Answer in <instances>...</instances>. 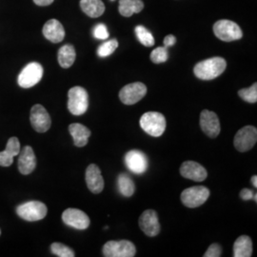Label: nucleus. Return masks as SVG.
<instances>
[{"instance_id": "obj_1", "label": "nucleus", "mask_w": 257, "mask_h": 257, "mask_svg": "<svg viewBox=\"0 0 257 257\" xmlns=\"http://www.w3.org/2000/svg\"><path fill=\"white\" fill-rule=\"evenodd\" d=\"M227 62L224 58L216 56L203 60L194 66L193 73L201 80H212L223 74L226 70Z\"/></svg>"}, {"instance_id": "obj_2", "label": "nucleus", "mask_w": 257, "mask_h": 257, "mask_svg": "<svg viewBox=\"0 0 257 257\" xmlns=\"http://www.w3.org/2000/svg\"><path fill=\"white\" fill-rule=\"evenodd\" d=\"M140 127L154 138L161 137L165 132L167 122L165 116L156 111H149L144 113L140 118Z\"/></svg>"}, {"instance_id": "obj_3", "label": "nucleus", "mask_w": 257, "mask_h": 257, "mask_svg": "<svg viewBox=\"0 0 257 257\" xmlns=\"http://www.w3.org/2000/svg\"><path fill=\"white\" fill-rule=\"evenodd\" d=\"M68 109L74 115H82L89 107V95L87 91L79 86H75L68 92Z\"/></svg>"}, {"instance_id": "obj_4", "label": "nucleus", "mask_w": 257, "mask_h": 257, "mask_svg": "<svg viewBox=\"0 0 257 257\" xmlns=\"http://www.w3.org/2000/svg\"><path fill=\"white\" fill-rule=\"evenodd\" d=\"M213 33L215 37L225 42L239 40L243 37L241 28L233 21L226 20V19L219 20L214 23Z\"/></svg>"}, {"instance_id": "obj_5", "label": "nucleus", "mask_w": 257, "mask_h": 257, "mask_svg": "<svg viewBox=\"0 0 257 257\" xmlns=\"http://www.w3.org/2000/svg\"><path fill=\"white\" fill-rule=\"evenodd\" d=\"M136 253V246L128 240L109 241L103 247L105 257H134Z\"/></svg>"}, {"instance_id": "obj_6", "label": "nucleus", "mask_w": 257, "mask_h": 257, "mask_svg": "<svg viewBox=\"0 0 257 257\" xmlns=\"http://www.w3.org/2000/svg\"><path fill=\"white\" fill-rule=\"evenodd\" d=\"M48 209L44 203L40 201H30L19 205L17 208V213L24 220L35 222L43 219L47 215Z\"/></svg>"}, {"instance_id": "obj_7", "label": "nucleus", "mask_w": 257, "mask_h": 257, "mask_svg": "<svg viewBox=\"0 0 257 257\" xmlns=\"http://www.w3.org/2000/svg\"><path fill=\"white\" fill-rule=\"evenodd\" d=\"M210 191L204 186H195L184 190L181 193V201L188 208L200 207L208 200Z\"/></svg>"}, {"instance_id": "obj_8", "label": "nucleus", "mask_w": 257, "mask_h": 257, "mask_svg": "<svg viewBox=\"0 0 257 257\" xmlns=\"http://www.w3.org/2000/svg\"><path fill=\"white\" fill-rule=\"evenodd\" d=\"M43 76V68L37 62H32L21 71L19 75V86L21 88H32L41 80Z\"/></svg>"}, {"instance_id": "obj_9", "label": "nucleus", "mask_w": 257, "mask_h": 257, "mask_svg": "<svg viewBox=\"0 0 257 257\" xmlns=\"http://www.w3.org/2000/svg\"><path fill=\"white\" fill-rule=\"evenodd\" d=\"M257 128L253 126H246L236 133L233 144L240 153H245L251 150L256 144Z\"/></svg>"}, {"instance_id": "obj_10", "label": "nucleus", "mask_w": 257, "mask_h": 257, "mask_svg": "<svg viewBox=\"0 0 257 257\" xmlns=\"http://www.w3.org/2000/svg\"><path fill=\"white\" fill-rule=\"evenodd\" d=\"M147 94V87L141 82H135L124 86L119 92V98L125 105H134Z\"/></svg>"}, {"instance_id": "obj_11", "label": "nucleus", "mask_w": 257, "mask_h": 257, "mask_svg": "<svg viewBox=\"0 0 257 257\" xmlns=\"http://www.w3.org/2000/svg\"><path fill=\"white\" fill-rule=\"evenodd\" d=\"M138 224L140 229L150 237L156 236L160 232L161 227L158 220V215L154 210L144 211L138 219Z\"/></svg>"}, {"instance_id": "obj_12", "label": "nucleus", "mask_w": 257, "mask_h": 257, "mask_svg": "<svg viewBox=\"0 0 257 257\" xmlns=\"http://www.w3.org/2000/svg\"><path fill=\"white\" fill-rule=\"evenodd\" d=\"M200 127L209 138H217L220 134V121L217 114L211 110H202L200 114Z\"/></svg>"}, {"instance_id": "obj_13", "label": "nucleus", "mask_w": 257, "mask_h": 257, "mask_svg": "<svg viewBox=\"0 0 257 257\" xmlns=\"http://www.w3.org/2000/svg\"><path fill=\"white\" fill-rule=\"evenodd\" d=\"M30 120L33 128L38 133H45L51 128L52 120L50 114L42 105L37 104L32 108Z\"/></svg>"}, {"instance_id": "obj_14", "label": "nucleus", "mask_w": 257, "mask_h": 257, "mask_svg": "<svg viewBox=\"0 0 257 257\" xmlns=\"http://www.w3.org/2000/svg\"><path fill=\"white\" fill-rule=\"evenodd\" d=\"M62 220L66 225L76 230H86L90 226V218L84 211L77 209H67L62 213Z\"/></svg>"}, {"instance_id": "obj_15", "label": "nucleus", "mask_w": 257, "mask_h": 257, "mask_svg": "<svg viewBox=\"0 0 257 257\" xmlns=\"http://www.w3.org/2000/svg\"><path fill=\"white\" fill-rule=\"evenodd\" d=\"M125 164L134 174H144L148 169L147 156L138 150L130 151L125 156Z\"/></svg>"}, {"instance_id": "obj_16", "label": "nucleus", "mask_w": 257, "mask_h": 257, "mask_svg": "<svg viewBox=\"0 0 257 257\" xmlns=\"http://www.w3.org/2000/svg\"><path fill=\"white\" fill-rule=\"evenodd\" d=\"M180 174L185 178L195 182H202L208 176L206 169L195 161L183 162L180 167Z\"/></svg>"}, {"instance_id": "obj_17", "label": "nucleus", "mask_w": 257, "mask_h": 257, "mask_svg": "<svg viewBox=\"0 0 257 257\" xmlns=\"http://www.w3.org/2000/svg\"><path fill=\"white\" fill-rule=\"evenodd\" d=\"M86 183L89 190L93 193H100L104 189V179L98 166L91 164L86 170Z\"/></svg>"}, {"instance_id": "obj_18", "label": "nucleus", "mask_w": 257, "mask_h": 257, "mask_svg": "<svg viewBox=\"0 0 257 257\" xmlns=\"http://www.w3.org/2000/svg\"><path fill=\"white\" fill-rule=\"evenodd\" d=\"M37 167V158L34 150L30 146H25L19 153V169L22 175H30Z\"/></svg>"}, {"instance_id": "obj_19", "label": "nucleus", "mask_w": 257, "mask_h": 257, "mask_svg": "<svg viewBox=\"0 0 257 257\" xmlns=\"http://www.w3.org/2000/svg\"><path fill=\"white\" fill-rule=\"evenodd\" d=\"M43 35L49 41L59 43L64 39V28L58 20L51 19L47 21L43 27Z\"/></svg>"}, {"instance_id": "obj_20", "label": "nucleus", "mask_w": 257, "mask_h": 257, "mask_svg": "<svg viewBox=\"0 0 257 257\" xmlns=\"http://www.w3.org/2000/svg\"><path fill=\"white\" fill-rule=\"evenodd\" d=\"M20 153V143L17 138H11L8 140L6 149L0 152V166L9 167L14 162V157Z\"/></svg>"}, {"instance_id": "obj_21", "label": "nucleus", "mask_w": 257, "mask_h": 257, "mask_svg": "<svg viewBox=\"0 0 257 257\" xmlns=\"http://www.w3.org/2000/svg\"><path fill=\"white\" fill-rule=\"evenodd\" d=\"M69 132L74 138V145L82 148L88 144L89 138L91 137V131L80 123H74L69 126Z\"/></svg>"}, {"instance_id": "obj_22", "label": "nucleus", "mask_w": 257, "mask_h": 257, "mask_svg": "<svg viewBox=\"0 0 257 257\" xmlns=\"http://www.w3.org/2000/svg\"><path fill=\"white\" fill-rule=\"evenodd\" d=\"M252 255V242L248 235H241L233 244V256L250 257Z\"/></svg>"}, {"instance_id": "obj_23", "label": "nucleus", "mask_w": 257, "mask_h": 257, "mask_svg": "<svg viewBox=\"0 0 257 257\" xmlns=\"http://www.w3.org/2000/svg\"><path fill=\"white\" fill-rule=\"evenodd\" d=\"M80 7L88 17L92 19L99 18L105 12V5L101 0H81Z\"/></svg>"}, {"instance_id": "obj_24", "label": "nucleus", "mask_w": 257, "mask_h": 257, "mask_svg": "<svg viewBox=\"0 0 257 257\" xmlns=\"http://www.w3.org/2000/svg\"><path fill=\"white\" fill-rule=\"evenodd\" d=\"M144 8L141 0H119V13L125 18H130L135 14H139Z\"/></svg>"}, {"instance_id": "obj_25", "label": "nucleus", "mask_w": 257, "mask_h": 257, "mask_svg": "<svg viewBox=\"0 0 257 257\" xmlns=\"http://www.w3.org/2000/svg\"><path fill=\"white\" fill-rule=\"evenodd\" d=\"M75 57L76 54L73 45L67 44L61 47L58 51V63L64 69H68L73 66Z\"/></svg>"}, {"instance_id": "obj_26", "label": "nucleus", "mask_w": 257, "mask_h": 257, "mask_svg": "<svg viewBox=\"0 0 257 257\" xmlns=\"http://www.w3.org/2000/svg\"><path fill=\"white\" fill-rule=\"evenodd\" d=\"M117 186L120 193L126 197H131L136 191V185L133 179L126 174H120L118 175Z\"/></svg>"}, {"instance_id": "obj_27", "label": "nucleus", "mask_w": 257, "mask_h": 257, "mask_svg": "<svg viewBox=\"0 0 257 257\" xmlns=\"http://www.w3.org/2000/svg\"><path fill=\"white\" fill-rule=\"evenodd\" d=\"M136 35L138 37L139 42L146 47H152L155 45V37L152 33L144 26L138 25L136 27Z\"/></svg>"}, {"instance_id": "obj_28", "label": "nucleus", "mask_w": 257, "mask_h": 257, "mask_svg": "<svg viewBox=\"0 0 257 257\" xmlns=\"http://www.w3.org/2000/svg\"><path fill=\"white\" fill-rule=\"evenodd\" d=\"M118 47V42L116 39H110L109 41H106L102 45L98 47L97 55L100 57H107L111 55Z\"/></svg>"}, {"instance_id": "obj_29", "label": "nucleus", "mask_w": 257, "mask_h": 257, "mask_svg": "<svg viewBox=\"0 0 257 257\" xmlns=\"http://www.w3.org/2000/svg\"><path fill=\"white\" fill-rule=\"evenodd\" d=\"M238 95L244 100L248 103L257 102V83H253L248 89H242L238 92Z\"/></svg>"}, {"instance_id": "obj_30", "label": "nucleus", "mask_w": 257, "mask_h": 257, "mask_svg": "<svg viewBox=\"0 0 257 257\" xmlns=\"http://www.w3.org/2000/svg\"><path fill=\"white\" fill-rule=\"evenodd\" d=\"M51 249H52L53 253L56 256L74 257L75 255L74 251L72 248H69L68 246H66L64 244H61V243H53L51 245Z\"/></svg>"}, {"instance_id": "obj_31", "label": "nucleus", "mask_w": 257, "mask_h": 257, "mask_svg": "<svg viewBox=\"0 0 257 257\" xmlns=\"http://www.w3.org/2000/svg\"><path fill=\"white\" fill-rule=\"evenodd\" d=\"M168 58H169V53H168V48L166 47H157L151 54V60L156 64L164 63L168 60Z\"/></svg>"}, {"instance_id": "obj_32", "label": "nucleus", "mask_w": 257, "mask_h": 257, "mask_svg": "<svg viewBox=\"0 0 257 257\" xmlns=\"http://www.w3.org/2000/svg\"><path fill=\"white\" fill-rule=\"evenodd\" d=\"M93 37H95L96 39H100V40H105L109 37V32L108 29L106 27V25L104 24H97L94 29H93Z\"/></svg>"}, {"instance_id": "obj_33", "label": "nucleus", "mask_w": 257, "mask_h": 257, "mask_svg": "<svg viewBox=\"0 0 257 257\" xmlns=\"http://www.w3.org/2000/svg\"><path fill=\"white\" fill-rule=\"evenodd\" d=\"M222 255V248L217 243L211 244L207 251L204 253V257H220Z\"/></svg>"}, {"instance_id": "obj_34", "label": "nucleus", "mask_w": 257, "mask_h": 257, "mask_svg": "<svg viewBox=\"0 0 257 257\" xmlns=\"http://www.w3.org/2000/svg\"><path fill=\"white\" fill-rule=\"evenodd\" d=\"M253 195H254V193L249 189H243L240 192V197L243 200H251V199H253Z\"/></svg>"}, {"instance_id": "obj_35", "label": "nucleus", "mask_w": 257, "mask_h": 257, "mask_svg": "<svg viewBox=\"0 0 257 257\" xmlns=\"http://www.w3.org/2000/svg\"><path fill=\"white\" fill-rule=\"evenodd\" d=\"M175 43H176V38L173 35H169L164 38V47L166 48L174 46Z\"/></svg>"}, {"instance_id": "obj_36", "label": "nucleus", "mask_w": 257, "mask_h": 257, "mask_svg": "<svg viewBox=\"0 0 257 257\" xmlns=\"http://www.w3.org/2000/svg\"><path fill=\"white\" fill-rule=\"evenodd\" d=\"M55 0H34V2L38 6H49L51 5Z\"/></svg>"}, {"instance_id": "obj_37", "label": "nucleus", "mask_w": 257, "mask_h": 257, "mask_svg": "<svg viewBox=\"0 0 257 257\" xmlns=\"http://www.w3.org/2000/svg\"><path fill=\"white\" fill-rule=\"evenodd\" d=\"M251 183L253 185V187L254 188H257V176L256 175H253L252 177H251Z\"/></svg>"}, {"instance_id": "obj_38", "label": "nucleus", "mask_w": 257, "mask_h": 257, "mask_svg": "<svg viewBox=\"0 0 257 257\" xmlns=\"http://www.w3.org/2000/svg\"><path fill=\"white\" fill-rule=\"evenodd\" d=\"M0 234H1V230H0Z\"/></svg>"}, {"instance_id": "obj_39", "label": "nucleus", "mask_w": 257, "mask_h": 257, "mask_svg": "<svg viewBox=\"0 0 257 257\" xmlns=\"http://www.w3.org/2000/svg\"><path fill=\"white\" fill-rule=\"evenodd\" d=\"M111 1H114V0H111Z\"/></svg>"}]
</instances>
